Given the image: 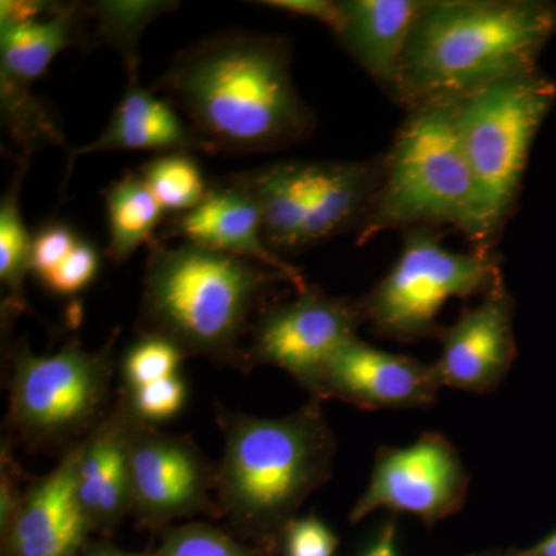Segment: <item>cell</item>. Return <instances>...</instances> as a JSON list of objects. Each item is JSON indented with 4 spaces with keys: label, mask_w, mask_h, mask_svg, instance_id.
Returning <instances> with one entry per match:
<instances>
[{
    "label": "cell",
    "mask_w": 556,
    "mask_h": 556,
    "mask_svg": "<svg viewBox=\"0 0 556 556\" xmlns=\"http://www.w3.org/2000/svg\"><path fill=\"white\" fill-rule=\"evenodd\" d=\"M79 240L68 226L51 223L33 239L31 269L42 280L68 257Z\"/></svg>",
    "instance_id": "cell-30"
},
{
    "label": "cell",
    "mask_w": 556,
    "mask_h": 556,
    "mask_svg": "<svg viewBox=\"0 0 556 556\" xmlns=\"http://www.w3.org/2000/svg\"><path fill=\"white\" fill-rule=\"evenodd\" d=\"M556 9L530 0H431L409 39L394 101H457L535 72Z\"/></svg>",
    "instance_id": "cell-2"
},
{
    "label": "cell",
    "mask_w": 556,
    "mask_h": 556,
    "mask_svg": "<svg viewBox=\"0 0 556 556\" xmlns=\"http://www.w3.org/2000/svg\"><path fill=\"white\" fill-rule=\"evenodd\" d=\"M100 268L97 249L86 241H79L68 257L53 273L42 278L43 285L58 294L70 295L83 291L91 283Z\"/></svg>",
    "instance_id": "cell-28"
},
{
    "label": "cell",
    "mask_w": 556,
    "mask_h": 556,
    "mask_svg": "<svg viewBox=\"0 0 556 556\" xmlns=\"http://www.w3.org/2000/svg\"><path fill=\"white\" fill-rule=\"evenodd\" d=\"M102 195L109 222L108 255L121 266L134 257L142 244H152L166 212L139 175H124Z\"/></svg>",
    "instance_id": "cell-21"
},
{
    "label": "cell",
    "mask_w": 556,
    "mask_h": 556,
    "mask_svg": "<svg viewBox=\"0 0 556 556\" xmlns=\"http://www.w3.org/2000/svg\"><path fill=\"white\" fill-rule=\"evenodd\" d=\"M291 64V47L280 36L219 31L182 50L152 89L177 105L218 153L277 152L316 129Z\"/></svg>",
    "instance_id": "cell-1"
},
{
    "label": "cell",
    "mask_w": 556,
    "mask_h": 556,
    "mask_svg": "<svg viewBox=\"0 0 556 556\" xmlns=\"http://www.w3.org/2000/svg\"><path fill=\"white\" fill-rule=\"evenodd\" d=\"M504 556H556V532L538 541L533 546L521 548V551L510 552Z\"/></svg>",
    "instance_id": "cell-33"
},
{
    "label": "cell",
    "mask_w": 556,
    "mask_h": 556,
    "mask_svg": "<svg viewBox=\"0 0 556 556\" xmlns=\"http://www.w3.org/2000/svg\"><path fill=\"white\" fill-rule=\"evenodd\" d=\"M186 354L170 340L159 336H141L123 361L126 390L149 386L156 380L178 375Z\"/></svg>",
    "instance_id": "cell-26"
},
{
    "label": "cell",
    "mask_w": 556,
    "mask_h": 556,
    "mask_svg": "<svg viewBox=\"0 0 556 556\" xmlns=\"http://www.w3.org/2000/svg\"><path fill=\"white\" fill-rule=\"evenodd\" d=\"M281 540L287 556H334L339 547L334 532L314 517L292 519Z\"/></svg>",
    "instance_id": "cell-29"
},
{
    "label": "cell",
    "mask_w": 556,
    "mask_h": 556,
    "mask_svg": "<svg viewBox=\"0 0 556 556\" xmlns=\"http://www.w3.org/2000/svg\"><path fill=\"white\" fill-rule=\"evenodd\" d=\"M159 241L181 243L251 260L281 274L298 292L309 287L288 260L278 257L263 237L262 218L254 201L228 178L211 182L206 199L192 211L179 214L161 230Z\"/></svg>",
    "instance_id": "cell-15"
},
{
    "label": "cell",
    "mask_w": 556,
    "mask_h": 556,
    "mask_svg": "<svg viewBox=\"0 0 556 556\" xmlns=\"http://www.w3.org/2000/svg\"><path fill=\"white\" fill-rule=\"evenodd\" d=\"M258 5L281 11V13L295 14V16L309 17L320 22L329 31L338 30L342 22V9L339 0H263Z\"/></svg>",
    "instance_id": "cell-31"
},
{
    "label": "cell",
    "mask_w": 556,
    "mask_h": 556,
    "mask_svg": "<svg viewBox=\"0 0 556 556\" xmlns=\"http://www.w3.org/2000/svg\"><path fill=\"white\" fill-rule=\"evenodd\" d=\"M153 556H266V551L241 543L218 527L192 522L167 530Z\"/></svg>",
    "instance_id": "cell-25"
},
{
    "label": "cell",
    "mask_w": 556,
    "mask_h": 556,
    "mask_svg": "<svg viewBox=\"0 0 556 556\" xmlns=\"http://www.w3.org/2000/svg\"><path fill=\"white\" fill-rule=\"evenodd\" d=\"M441 354L433 364L441 387L482 394L506 379L517 354L514 299L501 281L473 308L438 336Z\"/></svg>",
    "instance_id": "cell-14"
},
{
    "label": "cell",
    "mask_w": 556,
    "mask_h": 556,
    "mask_svg": "<svg viewBox=\"0 0 556 556\" xmlns=\"http://www.w3.org/2000/svg\"><path fill=\"white\" fill-rule=\"evenodd\" d=\"M364 324L361 300L334 298L308 287L292 302L258 318L244 364L273 365L313 391L331 357L357 338Z\"/></svg>",
    "instance_id": "cell-10"
},
{
    "label": "cell",
    "mask_w": 556,
    "mask_h": 556,
    "mask_svg": "<svg viewBox=\"0 0 556 556\" xmlns=\"http://www.w3.org/2000/svg\"><path fill=\"white\" fill-rule=\"evenodd\" d=\"M503 280L495 252L450 251L437 228L404 230V247L386 277L361 300L365 324L401 343L438 338L448 300L486 294Z\"/></svg>",
    "instance_id": "cell-8"
},
{
    "label": "cell",
    "mask_w": 556,
    "mask_h": 556,
    "mask_svg": "<svg viewBox=\"0 0 556 556\" xmlns=\"http://www.w3.org/2000/svg\"><path fill=\"white\" fill-rule=\"evenodd\" d=\"M441 388L433 365L356 338L331 357L311 393L364 409H402L428 407Z\"/></svg>",
    "instance_id": "cell-13"
},
{
    "label": "cell",
    "mask_w": 556,
    "mask_h": 556,
    "mask_svg": "<svg viewBox=\"0 0 556 556\" xmlns=\"http://www.w3.org/2000/svg\"><path fill=\"white\" fill-rule=\"evenodd\" d=\"M170 0H101L84 3L87 20H93L90 47L105 46L118 51L127 78H139V42L142 33L163 14L177 10Z\"/></svg>",
    "instance_id": "cell-23"
},
{
    "label": "cell",
    "mask_w": 556,
    "mask_h": 556,
    "mask_svg": "<svg viewBox=\"0 0 556 556\" xmlns=\"http://www.w3.org/2000/svg\"><path fill=\"white\" fill-rule=\"evenodd\" d=\"M130 515L148 529L207 514L219 517L212 492L217 468L192 441L161 433L131 415L129 428Z\"/></svg>",
    "instance_id": "cell-11"
},
{
    "label": "cell",
    "mask_w": 556,
    "mask_h": 556,
    "mask_svg": "<svg viewBox=\"0 0 556 556\" xmlns=\"http://www.w3.org/2000/svg\"><path fill=\"white\" fill-rule=\"evenodd\" d=\"M467 489L468 473L452 442L441 433H424L407 447L380 450L350 519L358 522L372 511L390 510L431 527L463 508Z\"/></svg>",
    "instance_id": "cell-12"
},
{
    "label": "cell",
    "mask_w": 556,
    "mask_h": 556,
    "mask_svg": "<svg viewBox=\"0 0 556 556\" xmlns=\"http://www.w3.org/2000/svg\"><path fill=\"white\" fill-rule=\"evenodd\" d=\"M115 338L100 350L67 343L53 354L17 345L13 354L9 424L27 444L50 445L86 437L105 416Z\"/></svg>",
    "instance_id": "cell-9"
},
{
    "label": "cell",
    "mask_w": 556,
    "mask_h": 556,
    "mask_svg": "<svg viewBox=\"0 0 556 556\" xmlns=\"http://www.w3.org/2000/svg\"><path fill=\"white\" fill-rule=\"evenodd\" d=\"M225 453L217 468L219 515L268 552L311 493L331 477L336 439L314 397L283 417L222 409Z\"/></svg>",
    "instance_id": "cell-3"
},
{
    "label": "cell",
    "mask_w": 556,
    "mask_h": 556,
    "mask_svg": "<svg viewBox=\"0 0 556 556\" xmlns=\"http://www.w3.org/2000/svg\"><path fill=\"white\" fill-rule=\"evenodd\" d=\"M382 174L383 153L364 161H274L226 178L254 201L266 244L285 258L357 233Z\"/></svg>",
    "instance_id": "cell-6"
},
{
    "label": "cell",
    "mask_w": 556,
    "mask_h": 556,
    "mask_svg": "<svg viewBox=\"0 0 556 556\" xmlns=\"http://www.w3.org/2000/svg\"><path fill=\"white\" fill-rule=\"evenodd\" d=\"M362 556H399L396 546V526L388 521L382 526L378 536L372 540Z\"/></svg>",
    "instance_id": "cell-32"
},
{
    "label": "cell",
    "mask_w": 556,
    "mask_h": 556,
    "mask_svg": "<svg viewBox=\"0 0 556 556\" xmlns=\"http://www.w3.org/2000/svg\"><path fill=\"white\" fill-rule=\"evenodd\" d=\"M555 100V84L536 72L500 80L459 100L457 130L478 197L473 251L495 252L530 149Z\"/></svg>",
    "instance_id": "cell-7"
},
{
    "label": "cell",
    "mask_w": 556,
    "mask_h": 556,
    "mask_svg": "<svg viewBox=\"0 0 556 556\" xmlns=\"http://www.w3.org/2000/svg\"><path fill=\"white\" fill-rule=\"evenodd\" d=\"M139 177L164 212L185 214L206 199L208 186L189 153H166L142 164Z\"/></svg>",
    "instance_id": "cell-24"
},
{
    "label": "cell",
    "mask_w": 556,
    "mask_h": 556,
    "mask_svg": "<svg viewBox=\"0 0 556 556\" xmlns=\"http://www.w3.org/2000/svg\"><path fill=\"white\" fill-rule=\"evenodd\" d=\"M123 396L135 419L153 426L178 415L179 409L185 407L188 388L178 372L135 390L124 388Z\"/></svg>",
    "instance_id": "cell-27"
},
{
    "label": "cell",
    "mask_w": 556,
    "mask_h": 556,
    "mask_svg": "<svg viewBox=\"0 0 556 556\" xmlns=\"http://www.w3.org/2000/svg\"><path fill=\"white\" fill-rule=\"evenodd\" d=\"M79 556H146V555L131 554V552L121 551V548L109 546V544H100V546L87 548V551H84L83 554H80Z\"/></svg>",
    "instance_id": "cell-34"
},
{
    "label": "cell",
    "mask_w": 556,
    "mask_h": 556,
    "mask_svg": "<svg viewBox=\"0 0 556 556\" xmlns=\"http://www.w3.org/2000/svg\"><path fill=\"white\" fill-rule=\"evenodd\" d=\"M73 445L47 477L28 490L2 532L3 556H79L91 533L76 493Z\"/></svg>",
    "instance_id": "cell-16"
},
{
    "label": "cell",
    "mask_w": 556,
    "mask_h": 556,
    "mask_svg": "<svg viewBox=\"0 0 556 556\" xmlns=\"http://www.w3.org/2000/svg\"><path fill=\"white\" fill-rule=\"evenodd\" d=\"M479 556H504V554H501V555H479Z\"/></svg>",
    "instance_id": "cell-35"
},
{
    "label": "cell",
    "mask_w": 556,
    "mask_h": 556,
    "mask_svg": "<svg viewBox=\"0 0 556 556\" xmlns=\"http://www.w3.org/2000/svg\"><path fill=\"white\" fill-rule=\"evenodd\" d=\"M86 27L84 3H54L22 22H0V83L33 87L61 51L78 42Z\"/></svg>",
    "instance_id": "cell-20"
},
{
    "label": "cell",
    "mask_w": 556,
    "mask_h": 556,
    "mask_svg": "<svg viewBox=\"0 0 556 556\" xmlns=\"http://www.w3.org/2000/svg\"><path fill=\"white\" fill-rule=\"evenodd\" d=\"M121 150H150L159 155L218 153L211 142L178 115L169 101L139 86V78H127L126 91L100 137L89 144L70 150L67 178L79 156Z\"/></svg>",
    "instance_id": "cell-19"
},
{
    "label": "cell",
    "mask_w": 556,
    "mask_h": 556,
    "mask_svg": "<svg viewBox=\"0 0 556 556\" xmlns=\"http://www.w3.org/2000/svg\"><path fill=\"white\" fill-rule=\"evenodd\" d=\"M130 420L121 393L116 407L76 444V493L91 532H113L130 515Z\"/></svg>",
    "instance_id": "cell-17"
},
{
    "label": "cell",
    "mask_w": 556,
    "mask_h": 556,
    "mask_svg": "<svg viewBox=\"0 0 556 556\" xmlns=\"http://www.w3.org/2000/svg\"><path fill=\"white\" fill-rule=\"evenodd\" d=\"M142 281L141 336L170 340L186 354L244 364L241 339L274 281L287 278L258 263L197 244H149ZM289 283V281H288Z\"/></svg>",
    "instance_id": "cell-4"
},
{
    "label": "cell",
    "mask_w": 556,
    "mask_h": 556,
    "mask_svg": "<svg viewBox=\"0 0 556 556\" xmlns=\"http://www.w3.org/2000/svg\"><path fill=\"white\" fill-rule=\"evenodd\" d=\"M342 22L332 33L343 50L391 98L413 30L431 0H339Z\"/></svg>",
    "instance_id": "cell-18"
},
{
    "label": "cell",
    "mask_w": 556,
    "mask_h": 556,
    "mask_svg": "<svg viewBox=\"0 0 556 556\" xmlns=\"http://www.w3.org/2000/svg\"><path fill=\"white\" fill-rule=\"evenodd\" d=\"M457 105L459 100L438 101L408 110L383 153L382 179L357 244L387 230L453 226L477 247L478 197L457 130Z\"/></svg>",
    "instance_id": "cell-5"
},
{
    "label": "cell",
    "mask_w": 556,
    "mask_h": 556,
    "mask_svg": "<svg viewBox=\"0 0 556 556\" xmlns=\"http://www.w3.org/2000/svg\"><path fill=\"white\" fill-rule=\"evenodd\" d=\"M30 159L20 156L16 172L0 200V283L7 289L2 324H10L28 309L25 280L31 269L33 239L21 211V189Z\"/></svg>",
    "instance_id": "cell-22"
}]
</instances>
